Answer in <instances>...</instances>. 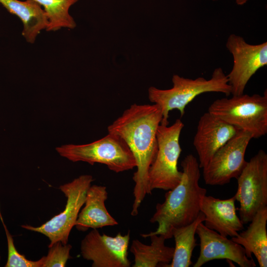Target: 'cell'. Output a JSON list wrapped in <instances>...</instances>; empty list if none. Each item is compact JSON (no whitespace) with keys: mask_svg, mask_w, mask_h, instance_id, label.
Instances as JSON below:
<instances>
[{"mask_svg":"<svg viewBox=\"0 0 267 267\" xmlns=\"http://www.w3.org/2000/svg\"><path fill=\"white\" fill-rule=\"evenodd\" d=\"M93 180L92 176L83 175L60 185L59 189L67 198L64 210L39 226L25 224L21 227L46 236L50 241L48 247L57 241L67 244L70 232L75 226L79 213L84 205L88 190Z\"/></svg>","mask_w":267,"mask_h":267,"instance_id":"7","label":"cell"},{"mask_svg":"<svg viewBox=\"0 0 267 267\" xmlns=\"http://www.w3.org/2000/svg\"><path fill=\"white\" fill-rule=\"evenodd\" d=\"M253 138L252 134L238 129L236 134L220 148L208 163L203 168L205 183L210 185H223L237 178L247 162L245 155Z\"/></svg>","mask_w":267,"mask_h":267,"instance_id":"9","label":"cell"},{"mask_svg":"<svg viewBox=\"0 0 267 267\" xmlns=\"http://www.w3.org/2000/svg\"><path fill=\"white\" fill-rule=\"evenodd\" d=\"M162 119L160 107L157 104H134L107 128L108 133L120 135L127 144L136 161L137 168L133 179L134 197L131 215L138 214L139 208L147 194L148 174L158 150L157 128Z\"/></svg>","mask_w":267,"mask_h":267,"instance_id":"1","label":"cell"},{"mask_svg":"<svg viewBox=\"0 0 267 267\" xmlns=\"http://www.w3.org/2000/svg\"><path fill=\"white\" fill-rule=\"evenodd\" d=\"M248 0H235L236 3L239 5H242L246 3Z\"/></svg>","mask_w":267,"mask_h":267,"instance_id":"23","label":"cell"},{"mask_svg":"<svg viewBox=\"0 0 267 267\" xmlns=\"http://www.w3.org/2000/svg\"><path fill=\"white\" fill-rule=\"evenodd\" d=\"M182 175L179 183L165 195V200L156 206L150 220L157 223V229L140 235L146 238L152 234L162 235L166 239L172 238L174 228L192 222L200 212V203L206 195V189L199 185L201 176L199 162L192 154L186 155L181 162Z\"/></svg>","mask_w":267,"mask_h":267,"instance_id":"2","label":"cell"},{"mask_svg":"<svg viewBox=\"0 0 267 267\" xmlns=\"http://www.w3.org/2000/svg\"><path fill=\"white\" fill-rule=\"evenodd\" d=\"M151 244L146 245L138 239L133 240L130 250L134 256L133 267H168L172 262L174 248L165 244L162 235L148 236Z\"/></svg>","mask_w":267,"mask_h":267,"instance_id":"18","label":"cell"},{"mask_svg":"<svg viewBox=\"0 0 267 267\" xmlns=\"http://www.w3.org/2000/svg\"><path fill=\"white\" fill-rule=\"evenodd\" d=\"M208 112L225 123L250 133L253 138L267 134V91L263 95L242 94L218 99Z\"/></svg>","mask_w":267,"mask_h":267,"instance_id":"4","label":"cell"},{"mask_svg":"<svg viewBox=\"0 0 267 267\" xmlns=\"http://www.w3.org/2000/svg\"><path fill=\"white\" fill-rule=\"evenodd\" d=\"M235 201L234 196L227 199L204 196L200 203V211L205 215L204 225L224 237L236 236L244 226L237 215Z\"/></svg>","mask_w":267,"mask_h":267,"instance_id":"14","label":"cell"},{"mask_svg":"<svg viewBox=\"0 0 267 267\" xmlns=\"http://www.w3.org/2000/svg\"><path fill=\"white\" fill-rule=\"evenodd\" d=\"M130 231L124 235L119 232L111 236L92 229L81 241V255L92 262V267H130Z\"/></svg>","mask_w":267,"mask_h":267,"instance_id":"11","label":"cell"},{"mask_svg":"<svg viewBox=\"0 0 267 267\" xmlns=\"http://www.w3.org/2000/svg\"><path fill=\"white\" fill-rule=\"evenodd\" d=\"M43 9L48 18L46 31H56L61 28L73 29L76 27L70 14V7L79 0H34Z\"/></svg>","mask_w":267,"mask_h":267,"instance_id":"20","label":"cell"},{"mask_svg":"<svg viewBox=\"0 0 267 267\" xmlns=\"http://www.w3.org/2000/svg\"><path fill=\"white\" fill-rule=\"evenodd\" d=\"M49 250L46 256H44L42 267H64L70 255L72 246L63 244L57 241L48 247Z\"/></svg>","mask_w":267,"mask_h":267,"instance_id":"22","label":"cell"},{"mask_svg":"<svg viewBox=\"0 0 267 267\" xmlns=\"http://www.w3.org/2000/svg\"><path fill=\"white\" fill-rule=\"evenodd\" d=\"M204 220L205 215L200 211L197 218L191 223L172 229L175 247L172 262L168 267H188L191 265L192 252L197 245L195 238L196 228Z\"/></svg>","mask_w":267,"mask_h":267,"instance_id":"19","label":"cell"},{"mask_svg":"<svg viewBox=\"0 0 267 267\" xmlns=\"http://www.w3.org/2000/svg\"><path fill=\"white\" fill-rule=\"evenodd\" d=\"M238 129L208 112L201 116L193 141L200 168L208 163L215 153L236 134Z\"/></svg>","mask_w":267,"mask_h":267,"instance_id":"13","label":"cell"},{"mask_svg":"<svg viewBox=\"0 0 267 267\" xmlns=\"http://www.w3.org/2000/svg\"><path fill=\"white\" fill-rule=\"evenodd\" d=\"M213 0V1H217V0Z\"/></svg>","mask_w":267,"mask_h":267,"instance_id":"24","label":"cell"},{"mask_svg":"<svg viewBox=\"0 0 267 267\" xmlns=\"http://www.w3.org/2000/svg\"></svg>","mask_w":267,"mask_h":267,"instance_id":"25","label":"cell"},{"mask_svg":"<svg viewBox=\"0 0 267 267\" xmlns=\"http://www.w3.org/2000/svg\"><path fill=\"white\" fill-rule=\"evenodd\" d=\"M56 150L72 162L104 164L116 173L132 170L136 166L127 144L120 135L113 133H108L103 138L88 144L63 145L56 147Z\"/></svg>","mask_w":267,"mask_h":267,"instance_id":"5","label":"cell"},{"mask_svg":"<svg viewBox=\"0 0 267 267\" xmlns=\"http://www.w3.org/2000/svg\"><path fill=\"white\" fill-rule=\"evenodd\" d=\"M0 220L2 224L6 237L8 256L5 267H42L44 257L37 261L29 260L20 254L16 249L12 236L9 232L3 220L0 207Z\"/></svg>","mask_w":267,"mask_h":267,"instance_id":"21","label":"cell"},{"mask_svg":"<svg viewBox=\"0 0 267 267\" xmlns=\"http://www.w3.org/2000/svg\"><path fill=\"white\" fill-rule=\"evenodd\" d=\"M108 198L107 188L94 184L88 190L84 207L80 211L75 222L76 228L81 231L115 226L118 222L108 212L105 202Z\"/></svg>","mask_w":267,"mask_h":267,"instance_id":"15","label":"cell"},{"mask_svg":"<svg viewBox=\"0 0 267 267\" xmlns=\"http://www.w3.org/2000/svg\"><path fill=\"white\" fill-rule=\"evenodd\" d=\"M0 3L22 21V35L27 42L33 44L42 31L46 29L48 18L42 6L34 0H0Z\"/></svg>","mask_w":267,"mask_h":267,"instance_id":"17","label":"cell"},{"mask_svg":"<svg viewBox=\"0 0 267 267\" xmlns=\"http://www.w3.org/2000/svg\"><path fill=\"white\" fill-rule=\"evenodd\" d=\"M226 47L233 60L232 68L226 75L231 94L241 95L251 77L267 65V42L251 44L243 37L232 34L227 40Z\"/></svg>","mask_w":267,"mask_h":267,"instance_id":"10","label":"cell"},{"mask_svg":"<svg viewBox=\"0 0 267 267\" xmlns=\"http://www.w3.org/2000/svg\"><path fill=\"white\" fill-rule=\"evenodd\" d=\"M236 179L237 210L242 223L247 224L259 210L267 207V154L260 150Z\"/></svg>","mask_w":267,"mask_h":267,"instance_id":"8","label":"cell"},{"mask_svg":"<svg viewBox=\"0 0 267 267\" xmlns=\"http://www.w3.org/2000/svg\"><path fill=\"white\" fill-rule=\"evenodd\" d=\"M245 230H241L234 237V242L241 245L247 257H256L260 267H267V207L259 210Z\"/></svg>","mask_w":267,"mask_h":267,"instance_id":"16","label":"cell"},{"mask_svg":"<svg viewBox=\"0 0 267 267\" xmlns=\"http://www.w3.org/2000/svg\"><path fill=\"white\" fill-rule=\"evenodd\" d=\"M184 124L178 119L171 125L160 124L156 137L158 150L148 174V187L151 193L155 189L168 191L180 181L182 173L178 168L182 149L179 137Z\"/></svg>","mask_w":267,"mask_h":267,"instance_id":"6","label":"cell"},{"mask_svg":"<svg viewBox=\"0 0 267 267\" xmlns=\"http://www.w3.org/2000/svg\"><path fill=\"white\" fill-rule=\"evenodd\" d=\"M173 87L161 89L154 87L148 89V98L161 108L162 119L161 124L169 125V112L178 110L182 116L186 106L197 96L205 92H215L229 96L231 86L227 76L221 67L216 68L210 79L198 77L195 79L185 78L175 74L172 77Z\"/></svg>","mask_w":267,"mask_h":267,"instance_id":"3","label":"cell"},{"mask_svg":"<svg viewBox=\"0 0 267 267\" xmlns=\"http://www.w3.org/2000/svg\"><path fill=\"white\" fill-rule=\"evenodd\" d=\"M196 233L200 239V250L193 267H202L207 262L216 259L234 262L240 267L256 266L253 259L247 257L241 245L208 228L203 222L197 226Z\"/></svg>","mask_w":267,"mask_h":267,"instance_id":"12","label":"cell"}]
</instances>
